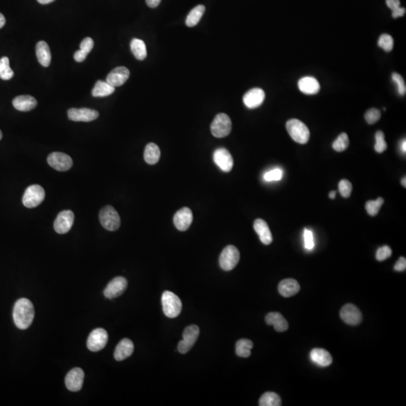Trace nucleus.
Returning a JSON list of instances; mask_svg holds the SVG:
<instances>
[{"instance_id": "2", "label": "nucleus", "mask_w": 406, "mask_h": 406, "mask_svg": "<svg viewBox=\"0 0 406 406\" xmlns=\"http://www.w3.org/2000/svg\"><path fill=\"white\" fill-rule=\"evenodd\" d=\"M287 130L291 138L297 143L306 144L310 138L308 126L298 119H291L286 123Z\"/></svg>"}, {"instance_id": "1", "label": "nucleus", "mask_w": 406, "mask_h": 406, "mask_svg": "<svg viewBox=\"0 0 406 406\" xmlns=\"http://www.w3.org/2000/svg\"><path fill=\"white\" fill-rule=\"evenodd\" d=\"M35 316L33 305L30 300L21 298L17 300L13 309V319L16 327L26 330L30 327Z\"/></svg>"}, {"instance_id": "26", "label": "nucleus", "mask_w": 406, "mask_h": 406, "mask_svg": "<svg viewBox=\"0 0 406 406\" xmlns=\"http://www.w3.org/2000/svg\"><path fill=\"white\" fill-rule=\"evenodd\" d=\"M311 359L320 367H327L333 364V358L327 351L322 349H314L310 353Z\"/></svg>"}, {"instance_id": "19", "label": "nucleus", "mask_w": 406, "mask_h": 406, "mask_svg": "<svg viewBox=\"0 0 406 406\" xmlns=\"http://www.w3.org/2000/svg\"><path fill=\"white\" fill-rule=\"evenodd\" d=\"M130 72L126 67H117L108 74L106 81L113 87H120L127 81Z\"/></svg>"}, {"instance_id": "34", "label": "nucleus", "mask_w": 406, "mask_h": 406, "mask_svg": "<svg viewBox=\"0 0 406 406\" xmlns=\"http://www.w3.org/2000/svg\"><path fill=\"white\" fill-rule=\"evenodd\" d=\"M14 76V72L11 69L9 59L7 56L0 59V78L4 81H8Z\"/></svg>"}, {"instance_id": "42", "label": "nucleus", "mask_w": 406, "mask_h": 406, "mask_svg": "<svg viewBox=\"0 0 406 406\" xmlns=\"http://www.w3.org/2000/svg\"><path fill=\"white\" fill-rule=\"evenodd\" d=\"M283 177L282 169H275L266 172L264 175V180L266 181H280Z\"/></svg>"}, {"instance_id": "12", "label": "nucleus", "mask_w": 406, "mask_h": 406, "mask_svg": "<svg viewBox=\"0 0 406 406\" xmlns=\"http://www.w3.org/2000/svg\"><path fill=\"white\" fill-rule=\"evenodd\" d=\"M84 379V373L81 368L72 369L65 376V386L72 392H78L82 388Z\"/></svg>"}, {"instance_id": "27", "label": "nucleus", "mask_w": 406, "mask_h": 406, "mask_svg": "<svg viewBox=\"0 0 406 406\" xmlns=\"http://www.w3.org/2000/svg\"><path fill=\"white\" fill-rule=\"evenodd\" d=\"M35 53H36L37 59L41 65L47 67L50 65V61H51V53H50V47L47 42L44 41H38L35 47Z\"/></svg>"}, {"instance_id": "8", "label": "nucleus", "mask_w": 406, "mask_h": 406, "mask_svg": "<svg viewBox=\"0 0 406 406\" xmlns=\"http://www.w3.org/2000/svg\"><path fill=\"white\" fill-rule=\"evenodd\" d=\"M199 335V328L196 325H190L186 327L183 333V340L178 345V352L181 354H187L197 341Z\"/></svg>"}, {"instance_id": "5", "label": "nucleus", "mask_w": 406, "mask_h": 406, "mask_svg": "<svg viewBox=\"0 0 406 406\" xmlns=\"http://www.w3.org/2000/svg\"><path fill=\"white\" fill-rule=\"evenodd\" d=\"M45 192L42 187L33 184L28 187L23 194V204L28 209L37 207L44 201Z\"/></svg>"}, {"instance_id": "45", "label": "nucleus", "mask_w": 406, "mask_h": 406, "mask_svg": "<svg viewBox=\"0 0 406 406\" xmlns=\"http://www.w3.org/2000/svg\"><path fill=\"white\" fill-rule=\"evenodd\" d=\"M305 246L306 249L312 250L315 247L313 233L311 230L306 229L304 231Z\"/></svg>"}, {"instance_id": "20", "label": "nucleus", "mask_w": 406, "mask_h": 406, "mask_svg": "<svg viewBox=\"0 0 406 406\" xmlns=\"http://www.w3.org/2000/svg\"><path fill=\"white\" fill-rule=\"evenodd\" d=\"M254 229L256 233L258 234L262 243L269 245L273 242V235L266 221L262 219L255 220L254 223Z\"/></svg>"}, {"instance_id": "6", "label": "nucleus", "mask_w": 406, "mask_h": 406, "mask_svg": "<svg viewBox=\"0 0 406 406\" xmlns=\"http://www.w3.org/2000/svg\"><path fill=\"white\" fill-rule=\"evenodd\" d=\"M232 130V121L230 117L224 113L215 116L211 124V132L216 138L227 136Z\"/></svg>"}, {"instance_id": "44", "label": "nucleus", "mask_w": 406, "mask_h": 406, "mask_svg": "<svg viewBox=\"0 0 406 406\" xmlns=\"http://www.w3.org/2000/svg\"><path fill=\"white\" fill-rule=\"evenodd\" d=\"M93 45H94L93 40L91 38H90V37H87V38H84V39L81 41V44H80V50L87 56V54H88V53L91 51L92 49L93 48Z\"/></svg>"}, {"instance_id": "22", "label": "nucleus", "mask_w": 406, "mask_h": 406, "mask_svg": "<svg viewBox=\"0 0 406 406\" xmlns=\"http://www.w3.org/2000/svg\"><path fill=\"white\" fill-rule=\"evenodd\" d=\"M134 345L129 339H123L117 345L114 351L116 361H122L129 358L133 353Z\"/></svg>"}, {"instance_id": "33", "label": "nucleus", "mask_w": 406, "mask_h": 406, "mask_svg": "<svg viewBox=\"0 0 406 406\" xmlns=\"http://www.w3.org/2000/svg\"><path fill=\"white\" fill-rule=\"evenodd\" d=\"M259 406H282V400L279 395L274 392H266L262 395L259 400Z\"/></svg>"}, {"instance_id": "11", "label": "nucleus", "mask_w": 406, "mask_h": 406, "mask_svg": "<svg viewBox=\"0 0 406 406\" xmlns=\"http://www.w3.org/2000/svg\"><path fill=\"white\" fill-rule=\"evenodd\" d=\"M47 163L53 169L59 172H65L72 166V160L69 155L60 152H53L47 157Z\"/></svg>"}, {"instance_id": "4", "label": "nucleus", "mask_w": 406, "mask_h": 406, "mask_svg": "<svg viewBox=\"0 0 406 406\" xmlns=\"http://www.w3.org/2000/svg\"><path fill=\"white\" fill-rule=\"evenodd\" d=\"M99 218L102 227L108 231H115L120 227V216L112 206L102 208L99 212Z\"/></svg>"}, {"instance_id": "52", "label": "nucleus", "mask_w": 406, "mask_h": 406, "mask_svg": "<svg viewBox=\"0 0 406 406\" xmlns=\"http://www.w3.org/2000/svg\"><path fill=\"white\" fill-rule=\"evenodd\" d=\"M402 151L403 152L406 153V139L403 141V143H402Z\"/></svg>"}, {"instance_id": "24", "label": "nucleus", "mask_w": 406, "mask_h": 406, "mask_svg": "<svg viewBox=\"0 0 406 406\" xmlns=\"http://www.w3.org/2000/svg\"><path fill=\"white\" fill-rule=\"evenodd\" d=\"M13 105L20 111H29L36 107L37 101L33 96L22 95L13 99Z\"/></svg>"}, {"instance_id": "31", "label": "nucleus", "mask_w": 406, "mask_h": 406, "mask_svg": "<svg viewBox=\"0 0 406 406\" xmlns=\"http://www.w3.org/2000/svg\"><path fill=\"white\" fill-rule=\"evenodd\" d=\"M206 7L204 5H199L191 10L186 19V25L189 27L196 26L200 21L201 18L204 14Z\"/></svg>"}, {"instance_id": "55", "label": "nucleus", "mask_w": 406, "mask_h": 406, "mask_svg": "<svg viewBox=\"0 0 406 406\" xmlns=\"http://www.w3.org/2000/svg\"><path fill=\"white\" fill-rule=\"evenodd\" d=\"M2 132H1V130H0V140L2 139Z\"/></svg>"}, {"instance_id": "43", "label": "nucleus", "mask_w": 406, "mask_h": 406, "mask_svg": "<svg viewBox=\"0 0 406 406\" xmlns=\"http://www.w3.org/2000/svg\"><path fill=\"white\" fill-rule=\"evenodd\" d=\"M391 255H392V250L389 246L385 245L378 249L377 252H376V259L379 261H383V260L389 258Z\"/></svg>"}, {"instance_id": "25", "label": "nucleus", "mask_w": 406, "mask_h": 406, "mask_svg": "<svg viewBox=\"0 0 406 406\" xmlns=\"http://www.w3.org/2000/svg\"><path fill=\"white\" fill-rule=\"evenodd\" d=\"M300 285L297 280L293 279H285L279 285V292L284 297H291L300 291Z\"/></svg>"}, {"instance_id": "17", "label": "nucleus", "mask_w": 406, "mask_h": 406, "mask_svg": "<svg viewBox=\"0 0 406 406\" xmlns=\"http://www.w3.org/2000/svg\"><path fill=\"white\" fill-rule=\"evenodd\" d=\"M175 227L180 231H186L193 222V213L189 208L184 207L179 209L175 213L173 218Z\"/></svg>"}, {"instance_id": "37", "label": "nucleus", "mask_w": 406, "mask_h": 406, "mask_svg": "<svg viewBox=\"0 0 406 406\" xmlns=\"http://www.w3.org/2000/svg\"><path fill=\"white\" fill-rule=\"evenodd\" d=\"M378 44L379 47H382L385 51H391L394 47V39L392 36L388 34H382L379 38Z\"/></svg>"}, {"instance_id": "40", "label": "nucleus", "mask_w": 406, "mask_h": 406, "mask_svg": "<svg viewBox=\"0 0 406 406\" xmlns=\"http://www.w3.org/2000/svg\"><path fill=\"white\" fill-rule=\"evenodd\" d=\"M392 79L397 86V90H398L399 94L401 96H404L406 94V87L405 84L404 79L403 77L398 73L392 74Z\"/></svg>"}, {"instance_id": "50", "label": "nucleus", "mask_w": 406, "mask_h": 406, "mask_svg": "<svg viewBox=\"0 0 406 406\" xmlns=\"http://www.w3.org/2000/svg\"><path fill=\"white\" fill-rule=\"evenodd\" d=\"M5 24V18L3 14L0 13V29L3 27Z\"/></svg>"}, {"instance_id": "29", "label": "nucleus", "mask_w": 406, "mask_h": 406, "mask_svg": "<svg viewBox=\"0 0 406 406\" xmlns=\"http://www.w3.org/2000/svg\"><path fill=\"white\" fill-rule=\"evenodd\" d=\"M114 90L115 87L108 84L107 81H98L92 90V95L95 97H105L112 94Z\"/></svg>"}, {"instance_id": "49", "label": "nucleus", "mask_w": 406, "mask_h": 406, "mask_svg": "<svg viewBox=\"0 0 406 406\" xmlns=\"http://www.w3.org/2000/svg\"><path fill=\"white\" fill-rule=\"evenodd\" d=\"M146 4L150 8H156L158 6L159 4L161 2V0H145Z\"/></svg>"}, {"instance_id": "35", "label": "nucleus", "mask_w": 406, "mask_h": 406, "mask_svg": "<svg viewBox=\"0 0 406 406\" xmlns=\"http://www.w3.org/2000/svg\"><path fill=\"white\" fill-rule=\"evenodd\" d=\"M349 145V136H348L347 134L343 132V133L340 134L339 137L333 142V148L338 152H342V151H346Z\"/></svg>"}, {"instance_id": "36", "label": "nucleus", "mask_w": 406, "mask_h": 406, "mask_svg": "<svg viewBox=\"0 0 406 406\" xmlns=\"http://www.w3.org/2000/svg\"><path fill=\"white\" fill-rule=\"evenodd\" d=\"M384 199L382 197L378 198L376 200L368 201L366 204V209H367V212L369 215L371 216H376L378 215L379 211H380L381 207L383 205Z\"/></svg>"}, {"instance_id": "39", "label": "nucleus", "mask_w": 406, "mask_h": 406, "mask_svg": "<svg viewBox=\"0 0 406 406\" xmlns=\"http://www.w3.org/2000/svg\"><path fill=\"white\" fill-rule=\"evenodd\" d=\"M339 190L343 197H349L352 191V184L349 180L343 179L339 184Z\"/></svg>"}, {"instance_id": "53", "label": "nucleus", "mask_w": 406, "mask_h": 406, "mask_svg": "<svg viewBox=\"0 0 406 406\" xmlns=\"http://www.w3.org/2000/svg\"><path fill=\"white\" fill-rule=\"evenodd\" d=\"M336 191H331L329 194V196H330V199H334L336 198Z\"/></svg>"}, {"instance_id": "51", "label": "nucleus", "mask_w": 406, "mask_h": 406, "mask_svg": "<svg viewBox=\"0 0 406 406\" xmlns=\"http://www.w3.org/2000/svg\"><path fill=\"white\" fill-rule=\"evenodd\" d=\"M37 1H38L40 4L46 5V4L51 3V2H53L55 0H37Z\"/></svg>"}, {"instance_id": "14", "label": "nucleus", "mask_w": 406, "mask_h": 406, "mask_svg": "<svg viewBox=\"0 0 406 406\" xmlns=\"http://www.w3.org/2000/svg\"><path fill=\"white\" fill-rule=\"evenodd\" d=\"M127 288V281L121 276L114 278L107 285L104 291V296L108 299H114L120 297Z\"/></svg>"}, {"instance_id": "16", "label": "nucleus", "mask_w": 406, "mask_h": 406, "mask_svg": "<svg viewBox=\"0 0 406 406\" xmlns=\"http://www.w3.org/2000/svg\"><path fill=\"white\" fill-rule=\"evenodd\" d=\"M213 158L217 166L224 172H230L233 169V157L230 151L226 148H220L217 149L214 152Z\"/></svg>"}, {"instance_id": "46", "label": "nucleus", "mask_w": 406, "mask_h": 406, "mask_svg": "<svg viewBox=\"0 0 406 406\" xmlns=\"http://www.w3.org/2000/svg\"><path fill=\"white\" fill-rule=\"evenodd\" d=\"M406 269V260L405 257H401L394 266V269L397 272H403Z\"/></svg>"}, {"instance_id": "7", "label": "nucleus", "mask_w": 406, "mask_h": 406, "mask_svg": "<svg viewBox=\"0 0 406 406\" xmlns=\"http://www.w3.org/2000/svg\"><path fill=\"white\" fill-rule=\"evenodd\" d=\"M239 260L240 253L237 248L234 245H228L223 250L220 255V266L224 271H231L237 266Z\"/></svg>"}, {"instance_id": "15", "label": "nucleus", "mask_w": 406, "mask_h": 406, "mask_svg": "<svg viewBox=\"0 0 406 406\" xmlns=\"http://www.w3.org/2000/svg\"><path fill=\"white\" fill-rule=\"evenodd\" d=\"M69 120L78 122H90L99 117V112L90 108H70L68 111Z\"/></svg>"}, {"instance_id": "28", "label": "nucleus", "mask_w": 406, "mask_h": 406, "mask_svg": "<svg viewBox=\"0 0 406 406\" xmlns=\"http://www.w3.org/2000/svg\"><path fill=\"white\" fill-rule=\"evenodd\" d=\"M160 157V150L156 144L149 143L145 147L144 158L148 164L154 165L158 163Z\"/></svg>"}, {"instance_id": "32", "label": "nucleus", "mask_w": 406, "mask_h": 406, "mask_svg": "<svg viewBox=\"0 0 406 406\" xmlns=\"http://www.w3.org/2000/svg\"><path fill=\"white\" fill-rule=\"evenodd\" d=\"M254 347L252 342L246 339H242L236 343V353L240 358H249L251 349Z\"/></svg>"}, {"instance_id": "3", "label": "nucleus", "mask_w": 406, "mask_h": 406, "mask_svg": "<svg viewBox=\"0 0 406 406\" xmlns=\"http://www.w3.org/2000/svg\"><path fill=\"white\" fill-rule=\"evenodd\" d=\"M162 305L165 315L169 318H177L182 309V303L178 296L171 291H165L162 295Z\"/></svg>"}, {"instance_id": "10", "label": "nucleus", "mask_w": 406, "mask_h": 406, "mask_svg": "<svg viewBox=\"0 0 406 406\" xmlns=\"http://www.w3.org/2000/svg\"><path fill=\"white\" fill-rule=\"evenodd\" d=\"M75 215L70 210H65L59 213L53 224L55 231L59 234H65L73 225Z\"/></svg>"}, {"instance_id": "21", "label": "nucleus", "mask_w": 406, "mask_h": 406, "mask_svg": "<svg viewBox=\"0 0 406 406\" xmlns=\"http://www.w3.org/2000/svg\"><path fill=\"white\" fill-rule=\"evenodd\" d=\"M268 325L273 326L275 330L279 333L288 330L289 325L283 315L279 312H270L268 314L265 318Z\"/></svg>"}, {"instance_id": "47", "label": "nucleus", "mask_w": 406, "mask_h": 406, "mask_svg": "<svg viewBox=\"0 0 406 406\" xmlns=\"http://www.w3.org/2000/svg\"><path fill=\"white\" fill-rule=\"evenodd\" d=\"M386 4L391 11H394L400 7V0H386Z\"/></svg>"}, {"instance_id": "48", "label": "nucleus", "mask_w": 406, "mask_h": 406, "mask_svg": "<svg viewBox=\"0 0 406 406\" xmlns=\"http://www.w3.org/2000/svg\"><path fill=\"white\" fill-rule=\"evenodd\" d=\"M406 8L400 7V8L392 11L393 17H394V18H398V17H403V16H404V14H406Z\"/></svg>"}, {"instance_id": "13", "label": "nucleus", "mask_w": 406, "mask_h": 406, "mask_svg": "<svg viewBox=\"0 0 406 406\" xmlns=\"http://www.w3.org/2000/svg\"><path fill=\"white\" fill-rule=\"evenodd\" d=\"M342 320L349 325H359L363 321V315L360 309L353 304H346L340 311Z\"/></svg>"}, {"instance_id": "23", "label": "nucleus", "mask_w": 406, "mask_h": 406, "mask_svg": "<svg viewBox=\"0 0 406 406\" xmlns=\"http://www.w3.org/2000/svg\"><path fill=\"white\" fill-rule=\"evenodd\" d=\"M298 87L300 91L305 94L314 95L318 93L321 89V85L316 78L306 76L299 81Z\"/></svg>"}, {"instance_id": "54", "label": "nucleus", "mask_w": 406, "mask_h": 406, "mask_svg": "<svg viewBox=\"0 0 406 406\" xmlns=\"http://www.w3.org/2000/svg\"><path fill=\"white\" fill-rule=\"evenodd\" d=\"M406 177H404V178H403V179H402V185H403V187H406Z\"/></svg>"}, {"instance_id": "41", "label": "nucleus", "mask_w": 406, "mask_h": 406, "mask_svg": "<svg viewBox=\"0 0 406 406\" xmlns=\"http://www.w3.org/2000/svg\"><path fill=\"white\" fill-rule=\"evenodd\" d=\"M381 117V112L376 108H371L368 110L365 114V119L369 124H374L379 121Z\"/></svg>"}, {"instance_id": "9", "label": "nucleus", "mask_w": 406, "mask_h": 406, "mask_svg": "<svg viewBox=\"0 0 406 406\" xmlns=\"http://www.w3.org/2000/svg\"><path fill=\"white\" fill-rule=\"evenodd\" d=\"M108 340V336L106 330L102 328L93 330L89 335L88 339H87V349L90 352H99L106 346Z\"/></svg>"}, {"instance_id": "38", "label": "nucleus", "mask_w": 406, "mask_h": 406, "mask_svg": "<svg viewBox=\"0 0 406 406\" xmlns=\"http://www.w3.org/2000/svg\"><path fill=\"white\" fill-rule=\"evenodd\" d=\"M388 145L385 139V134L382 131L379 130L376 134V145L375 150L378 153H383L386 151Z\"/></svg>"}, {"instance_id": "18", "label": "nucleus", "mask_w": 406, "mask_h": 406, "mask_svg": "<svg viewBox=\"0 0 406 406\" xmlns=\"http://www.w3.org/2000/svg\"><path fill=\"white\" fill-rule=\"evenodd\" d=\"M265 92L260 88H253L247 92L243 96V102L250 109L258 108L264 102Z\"/></svg>"}, {"instance_id": "30", "label": "nucleus", "mask_w": 406, "mask_h": 406, "mask_svg": "<svg viewBox=\"0 0 406 406\" xmlns=\"http://www.w3.org/2000/svg\"><path fill=\"white\" fill-rule=\"evenodd\" d=\"M131 51L139 60H144L147 56V48L145 41L139 38H133L130 43Z\"/></svg>"}]
</instances>
